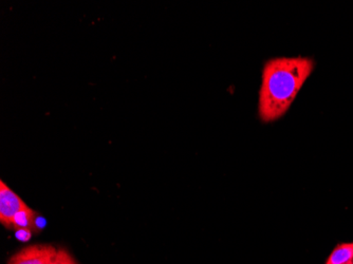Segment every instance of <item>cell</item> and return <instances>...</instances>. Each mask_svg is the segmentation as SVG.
Masks as SVG:
<instances>
[{"instance_id": "5", "label": "cell", "mask_w": 353, "mask_h": 264, "mask_svg": "<svg viewBox=\"0 0 353 264\" xmlns=\"http://www.w3.org/2000/svg\"><path fill=\"white\" fill-rule=\"evenodd\" d=\"M37 214L31 208L27 207L26 210H21L19 214H16L10 223V228H15L17 230H37L35 226V220H37Z\"/></svg>"}, {"instance_id": "8", "label": "cell", "mask_w": 353, "mask_h": 264, "mask_svg": "<svg viewBox=\"0 0 353 264\" xmlns=\"http://www.w3.org/2000/svg\"><path fill=\"white\" fill-rule=\"evenodd\" d=\"M348 264H353V262H351V263H348Z\"/></svg>"}, {"instance_id": "3", "label": "cell", "mask_w": 353, "mask_h": 264, "mask_svg": "<svg viewBox=\"0 0 353 264\" xmlns=\"http://www.w3.org/2000/svg\"><path fill=\"white\" fill-rule=\"evenodd\" d=\"M57 252L53 246H30L13 256L9 264H48Z\"/></svg>"}, {"instance_id": "7", "label": "cell", "mask_w": 353, "mask_h": 264, "mask_svg": "<svg viewBox=\"0 0 353 264\" xmlns=\"http://www.w3.org/2000/svg\"><path fill=\"white\" fill-rule=\"evenodd\" d=\"M32 230H16V238L21 241H28L31 238Z\"/></svg>"}, {"instance_id": "6", "label": "cell", "mask_w": 353, "mask_h": 264, "mask_svg": "<svg viewBox=\"0 0 353 264\" xmlns=\"http://www.w3.org/2000/svg\"><path fill=\"white\" fill-rule=\"evenodd\" d=\"M48 264H77L73 258L69 255L68 252L63 250H57L55 255L51 258Z\"/></svg>"}, {"instance_id": "4", "label": "cell", "mask_w": 353, "mask_h": 264, "mask_svg": "<svg viewBox=\"0 0 353 264\" xmlns=\"http://www.w3.org/2000/svg\"><path fill=\"white\" fill-rule=\"evenodd\" d=\"M353 262V242L335 246L325 264H348Z\"/></svg>"}, {"instance_id": "2", "label": "cell", "mask_w": 353, "mask_h": 264, "mask_svg": "<svg viewBox=\"0 0 353 264\" xmlns=\"http://www.w3.org/2000/svg\"><path fill=\"white\" fill-rule=\"evenodd\" d=\"M27 207L25 202L1 181V183H0V222L9 227L14 216Z\"/></svg>"}, {"instance_id": "1", "label": "cell", "mask_w": 353, "mask_h": 264, "mask_svg": "<svg viewBox=\"0 0 353 264\" xmlns=\"http://www.w3.org/2000/svg\"><path fill=\"white\" fill-rule=\"evenodd\" d=\"M311 57H274L265 61L259 97L263 123H273L288 112L314 70Z\"/></svg>"}]
</instances>
